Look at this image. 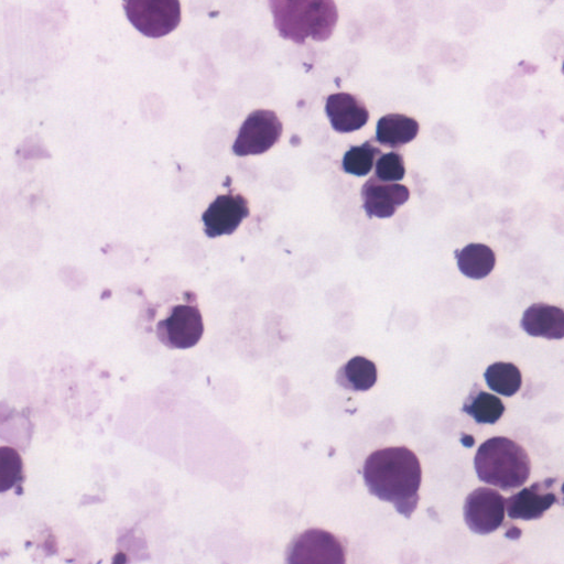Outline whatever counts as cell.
I'll return each mask as SVG.
<instances>
[{"label":"cell","instance_id":"7a4b0ae2","mask_svg":"<svg viewBox=\"0 0 564 564\" xmlns=\"http://www.w3.org/2000/svg\"><path fill=\"white\" fill-rule=\"evenodd\" d=\"M268 3L280 35L300 44L307 37L326 41L338 20L336 4L330 0H270Z\"/></svg>","mask_w":564,"mask_h":564},{"label":"cell","instance_id":"2e32d148","mask_svg":"<svg viewBox=\"0 0 564 564\" xmlns=\"http://www.w3.org/2000/svg\"><path fill=\"white\" fill-rule=\"evenodd\" d=\"M378 378V370L373 361L355 356L344 364L336 373V382L348 390L367 391L372 388Z\"/></svg>","mask_w":564,"mask_h":564},{"label":"cell","instance_id":"52a82bcc","mask_svg":"<svg viewBox=\"0 0 564 564\" xmlns=\"http://www.w3.org/2000/svg\"><path fill=\"white\" fill-rule=\"evenodd\" d=\"M203 334L204 321L196 304H176L156 324V336L167 348H191L200 340Z\"/></svg>","mask_w":564,"mask_h":564},{"label":"cell","instance_id":"e0dca14e","mask_svg":"<svg viewBox=\"0 0 564 564\" xmlns=\"http://www.w3.org/2000/svg\"><path fill=\"white\" fill-rule=\"evenodd\" d=\"M457 265L460 272L470 278L480 280L490 274L496 265L494 250L484 243H469L457 252Z\"/></svg>","mask_w":564,"mask_h":564},{"label":"cell","instance_id":"7c38bea8","mask_svg":"<svg viewBox=\"0 0 564 564\" xmlns=\"http://www.w3.org/2000/svg\"><path fill=\"white\" fill-rule=\"evenodd\" d=\"M325 112L332 128L339 133H349L361 129L369 119L365 102L350 93H335L327 97Z\"/></svg>","mask_w":564,"mask_h":564},{"label":"cell","instance_id":"ba28073f","mask_svg":"<svg viewBox=\"0 0 564 564\" xmlns=\"http://www.w3.org/2000/svg\"><path fill=\"white\" fill-rule=\"evenodd\" d=\"M464 520L477 534L497 531L506 516V498L490 487H478L465 498Z\"/></svg>","mask_w":564,"mask_h":564},{"label":"cell","instance_id":"5b68a950","mask_svg":"<svg viewBox=\"0 0 564 564\" xmlns=\"http://www.w3.org/2000/svg\"><path fill=\"white\" fill-rule=\"evenodd\" d=\"M123 8L134 28L149 37L164 36L181 22V4L176 0H129Z\"/></svg>","mask_w":564,"mask_h":564},{"label":"cell","instance_id":"44dd1931","mask_svg":"<svg viewBox=\"0 0 564 564\" xmlns=\"http://www.w3.org/2000/svg\"><path fill=\"white\" fill-rule=\"evenodd\" d=\"M405 174V165L403 156L397 152L391 151L381 154L375 163V176L387 183H395L403 180Z\"/></svg>","mask_w":564,"mask_h":564},{"label":"cell","instance_id":"8992f818","mask_svg":"<svg viewBox=\"0 0 564 564\" xmlns=\"http://www.w3.org/2000/svg\"><path fill=\"white\" fill-rule=\"evenodd\" d=\"M282 131V122L273 110H253L242 122L232 151L238 156L265 153L280 141Z\"/></svg>","mask_w":564,"mask_h":564},{"label":"cell","instance_id":"3957f363","mask_svg":"<svg viewBox=\"0 0 564 564\" xmlns=\"http://www.w3.org/2000/svg\"><path fill=\"white\" fill-rule=\"evenodd\" d=\"M474 466L479 480L503 491L522 487L531 475L529 454L506 436H494L481 443Z\"/></svg>","mask_w":564,"mask_h":564},{"label":"cell","instance_id":"30bf717a","mask_svg":"<svg viewBox=\"0 0 564 564\" xmlns=\"http://www.w3.org/2000/svg\"><path fill=\"white\" fill-rule=\"evenodd\" d=\"M26 470L22 455L10 445L0 446V512L11 511L25 492Z\"/></svg>","mask_w":564,"mask_h":564},{"label":"cell","instance_id":"9a60e30c","mask_svg":"<svg viewBox=\"0 0 564 564\" xmlns=\"http://www.w3.org/2000/svg\"><path fill=\"white\" fill-rule=\"evenodd\" d=\"M420 130L419 122L406 115L387 113L376 127V140L381 145L399 149L413 141Z\"/></svg>","mask_w":564,"mask_h":564},{"label":"cell","instance_id":"d6986e66","mask_svg":"<svg viewBox=\"0 0 564 564\" xmlns=\"http://www.w3.org/2000/svg\"><path fill=\"white\" fill-rule=\"evenodd\" d=\"M484 377L491 390L505 397L514 395L522 384L521 371L512 362H494L488 366Z\"/></svg>","mask_w":564,"mask_h":564},{"label":"cell","instance_id":"9c48e42d","mask_svg":"<svg viewBox=\"0 0 564 564\" xmlns=\"http://www.w3.org/2000/svg\"><path fill=\"white\" fill-rule=\"evenodd\" d=\"M249 214L243 195L232 192L218 195L203 214L204 231L209 238L231 235Z\"/></svg>","mask_w":564,"mask_h":564},{"label":"cell","instance_id":"8fae6325","mask_svg":"<svg viewBox=\"0 0 564 564\" xmlns=\"http://www.w3.org/2000/svg\"><path fill=\"white\" fill-rule=\"evenodd\" d=\"M362 207L369 217L389 218L410 198L409 188L370 177L361 188Z\"/></svg>","mask_w":564,"mask_h":564},{"label":"cell","instance_id":"6da1fadb","mask_svg":"<svg viewBox=\"0 0 564 564\" xmlns=\"http://www.w3.org/2000/svg\"><path fill=\"white\" fill-rule=\"evenodd\" d=\"M369 492L390 502L410 518L417 507L422 467L416 454L406 446H389L370 453L362 468Z\"/></svg>","mask_w":564,"mask_h":564},{"label":"cell","instance_id":"5bb4252c","mask_svg":"<svg viewBox=\"0 0 564 564\" xmlns=\"http://www.w3.org/2000/svg\"><path fill=\"white\" fill-rule=\"evenodd\" d=\"M521 327L534 337L562 339L564 336V312L562 308L544 302L533 303L524 311Z\"/></svg>","mask_w":564,"mask_h":564},{"label":"cell","instance_id":"4fadbf2b","mask_svg":"<svg viewBox=\"0 0 564 564\" xmlns=\"http://www.w3.org/2000/svg\"><path fill=\"white\" fill-rule=\"evenodd\" d=\"M544 484L535 482L507 498L506 511L508 516L511 519L521 520L542 518L556 501V495L546 488V480Z\"/></svg>","mask_w":564,"mask_h":564},{"label":"cell","instance_id":"ac0fdd59","mask_svg":"<svg viewBox=\"0 0 564 564\" xmlns=\"http://www.w3.org/2000/svg\"><path fill=\"white\" fill-rule=\"evenodd\" d=\"M463 411L477 423L494 424L505 413V404L495 394L484 391L477 383L465 399Z\"/></svg>","mask_w":564,"mask_h":564},{"label":"cell","instance_id":"277c9868","mask_svg":"<svg viewBox=\"0 0 564 564\" xmlns=\"http://www.w3.org/2000/svg\"><path fill=\"white\" fill-rule=\"evenodd\" d=\"M286 563L347 564V547L333 532L322 528H310L291 542Z\"/></svg>","mask_w":564,"mask_h":564},{"label":"cell","instance_id":"ffe728a7","mask_svg":"<svg viewBox=\"0 0 564 564\" xmlns=\"http://www.w3.org/2000/svg\"><path fill=\"white\" fill-rule=\"evenodd\" d=\"M381 154V150L376 148L370 141H367L361 145L349 148L343 156L341 167L348 174L365 176L370 173L376 159Z\"/></svg>","mask_w":564,"mask_h":564}]
</instances>
